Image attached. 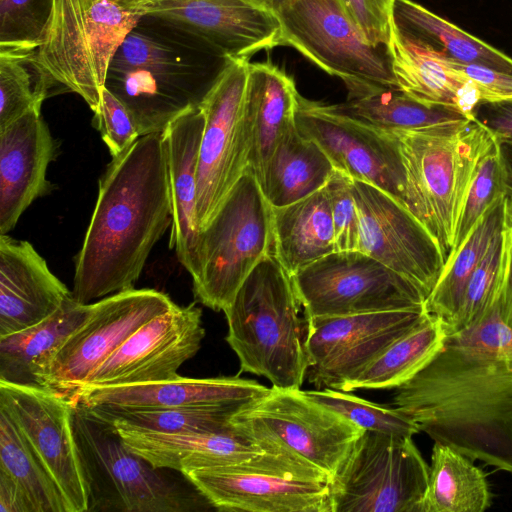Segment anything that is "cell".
<instances>
[{"instance_id":"1","label":"cell","mask_w":512,"mask_h":512,"mask_svg":"<svg viewBox=\"0 0 512 512\" xmlns=\"http://www.w3.org/2000/svg\"><path fill=\"white\" fill-rule=\"evenodd\" d=\"M393 405L434 442L512 473V329L498 299L482 321L446 335Z\"/></svg>"},{"instance_id":"2","label":"cell","mask_w":512,"mask_h":512,"mask_svg":"<svg viewBox=\"0 0 512 512\" xmlns=\"http://www.w3.org/2000/svg\"><path fill=\"white\" fill-rule=\"evenodd\" d=\"M163 133V132H162ZM140 136L112 158L75 258L72 297L83 304L133 288L172 222L163 134Z\"/></svg>"},{"instance_id":"3","label":"cell","mask_w":512,"mask_h":512,"mask_svg":"<svg viewBox=\"0 0 512 512\" xmlns=\"http://www.w3.org/2000/svg\"><path fill=\"white\" fill-rule=\"evenodd\" d=\"M224 58L206 41L159 16L146 13L111 59L105 88L132 115L140 136L162 133L197 110Z\"/></svg>"},{"instance_id":"4","label":"cell","mask_w":512,"mask_h":512,"mask_svg":"<svg viewBox=\"0 0 512 512\" xmlns=\"http://www.w3.org/2000/svg\"><path fill=\"white\" fill-rule=\"evenodd\" d=\"M391 132L399 142L407 207L450 255L471 183L495 134L477 117Z\"/></svg>"},{"instance_id":"5","label":"cell","mask_w":512,"mask_h":512,"mask_svg":"<svg viewBox=\"0 0 512 512\" xmlns=\"http://www.w3.org/2000/svg\"><path fill=\"white\" fill-rule=\"evenodd\" d=\"M300 306L292 276L268 254L223 311L226 341L242 372L265 377L274 387L301 388L308 359Z\"/></svg>"},{"instance_id":"6","label":"cell","mask_w":512,"mask_h":512,"mask_svg":"<svg viewBox=\"0 0 512 512\" xmlns=\"http://www.w3.org/2000/svg\"><path fill=\"white\" fill-rule=\"evenodd\" d=\"M73 426L88 512H191L210 505L183 473L156 468L132 452L115 426L89 407L75 404Z\"/></svg>"},{"instance_id":"7","label":"cell","mask_w":512,"mask_h":512,"mask_svg":"<svg viewBox=\"0 0 512 512\" xmlns=\"http://www.w3.org/2000/svg\"><path fill=\"white\" fill-rule=\"evenodd\" d=\"M146 13L145 0H54L31 58L52 85L77 93L96 113L111 59Z\"/></svg>"},{"instance_id":"8","label":"cell","mask_w":512,"mask_h":512,"mask_svg":"<svg viewBox=\"0 0 512 512\" xmlns=\"http://www.w3.org/2000/svg\"><path fill=\"white\" fill-rule=\"evenodd\" d=\"M273 252V208L248 168L222 206L200 230L197 301L224 311L255 266Z\"/></svg>"},{"instance_id":"9","label":"cell","mask_w":512,"mask_h":512,"mask_svg":"<svg viewBox=\"0 0 512 512\" xmlns=\"http://www.w3.org/2000/svg\"><path fill=\"white\" fill-rule=\"evenodd\" d=\"M230 423L264 452L312 465L330 481L365 431L300 388L274 386L237 410Z\"/></svg>"},{"instance_id":"10","label":"cell","mask_w":512,"mask_h":512,"mask_svg":"<svg viewBox=\"0 0 512 512\" xmlns=\"http://www.w3.org/2000/svg\"><path fill=\"white\" fill-rule=\"evenodd\" d=\"M182 473L219 511L333 512L328 476L290 456L263 452L239 463Z\"/></svg>"},{"instance_id":"11","label":"cell","mask_w":512,"mask_h":512,"mask_svg":"<svg viewBox=\"0 0 512 512\" xmlns=\"http://www.w3.org/2000/svg\"><path fill=\"white\" fill-rule=\"evenodd\" d=\"M429 470L412 437L365 430L330 481L333 512H423Z\"/></svg>"},{"instance_id":"12","label":"cell","mask_w":512,"mask_h":512,"mask_svg":"<svg viewBox=\"0 0 512 512\" xmlns=\"http://www.w3.org/2000/svg\"><path fill=\"white\" fill-rule=\"evenodd\" d=\"M284 46H291L348 92L397 88L387 47L372 45L345 13L339 0H297L282 5Z\"/></svg>"},{"instance_id":"13","label":"cell","mask_w":512,"mask_h":512,"mask_svg":"<svg viewBox=\"0 0 512 512\" xmlns=\"http://www.w3.org/2000/svg\"><path fill=\"white\" fill-rule=\"evenodd\" d=\"M304 318L425 308L409 280L361 251H335L292 275Z\"/></svg>"},{"instance_id":"14","label":"cell","mask_w":512,"mask_h":512,"mask_svg":"<svg viewBox=\"0 0 512 512\" xmlns=\"http://www.w3.org/2000/svg\"><path fill=\"white\" fill-rule=\"evenodd\" d=\"M249 63L247 59H227L199 106L204 115L197 164L200 230L216 215L249 166L245 110Z\"/></svg>"},{"instance_id":"15","label":"cell","mask_w":512,"mask_h":512,"mask_svg":"<svg viewBox=\"0 0 512 512\" xmlns=\"http://www.w3.org/2000/svg\"><path fill=\"white\" fill-rule=\"evenodd\" d=\"M87 319L36 374V385L72 403L91 373L143 324L176 304L154 289L129 288L91 303Z\"/></svg>"},{"instance_id":"16","label":"cell","mask_w":512,"mask_h":512,"mask_svg":"<svg viewBox=\"0 0 512 512\" xmlns=\"http://www.w3.org/2000/svg\"><path fill=\"white\" fill-rule=\"evenodd\" d=\"M295 124L322 148L335 170L378 187L407 207L405 169L398 139L391 132L300 94Z\"/></svg>"},{"instance_id":"17","label":"cell","mask_w":512,"mask_h":512,"mask_svg":"<svg viewBox=\"0 0 512 512\" xmlns=\"http://www.w3.org/2000/svg\"><path fill=\"white\" fill-rule=\"evenodd\" d=\"M425 308L305 319L306 376L342 390L388 345L422 322Z\"/></svg>"},{"instance_id":"18","label":"cell","mask_w":512,"mask_h":512,"mask_svg":"<svg viewBox=\"0 0 512 512\" xmlns=\"http://www.w3.org/2000/svg\"><path fill=\"white\" fill-rule=\"evenodd\" d=\"M75 404L39 385L0 380V410L39 457L67 512H88L89 494L73 426Z\"/></svg>"},{"instance_id":"19","label":"cell","mask_w":512,"mask_h":512,"mask_svg":"<svg viewBox=\"0 0 512 512\" xmlns=\"http://www.w3.org/2000/svg\"><path fill=\"white\" fill-rule=\"evenodd\" d=\"M351 189L359 251L409 280L427 300L445 266L437 240L405 205L378 187L352 179Z\"/></svg>"},{"instance_id":"20","label":"cell","mask_w":512,"mask_h":512,"mask_svg":"<svg viewBox=\"0 0 512 512\" xmlns=\"http://www.w3.org/2000/svg\"><path fill=\"white\" fill-rule=\"evenodd\" d=\"M204 336L201 308L176 304L137 329L79 390L177 378L178 369L196 355Z\"/></svg>"},{"instance_id":"21","label":"cell","mask_w":512,"mask_h":512,"mask_svg":"<svg viewBox=\"0 0 512 512\" xmlns=\"http://www.w3.org/2000/svg\"><path fill=\"white\" fill-rule=\"evenodd\" d=\"M146 12L200 37L226 59L283 46L274 11L250 0H145Z\"/></svg>"},{"instance_id":"22","label":"cell","mask_w":512,"mask_h":512,"mask_svg":"<svg viewBox=\"0 0 512 512\" xmlns=\"http://www.w3.org/2000/svg\"><path fill=\"white\" fill-rule=\"evenodd\" d=\"M56 150L41 110L0 129V234H8L32 202L53 189L46 174Z\"/></svg>"},{"instance_id":"23","label":"cell","mask_w":512,"mask_h":512,"mask_svg":"<svg viewBox=\"0 0 512 512\" xmlns=\"http://www.w3.org/2000/svg\"><path fill=\"white\" fill-rule=\"evenodd\" d=\"M269 388L239 377L174 379L131 385L83 388L74 404L119 409L241 407Z\"/></svg>"},{"instance_id":"24","label":"cell","mask_w":512,"mask_h":512,"mask_svg":"<svg viewBox=\"0 0 512 512\" xmlns=\"http://www.w3.org/2000/svg\"><path fill=\"white\" fill-rule=\"evenodd\" d=\"M397 88L430 106L453 108L468 119L483 104L474 82L454 69L450 59L392 19L387 44Z\"/></svg>"},{"instance_id":"25","label":"cell","mask_w":512,"mask_h":512,"mask_svg":"<svg viewBox=\"0 0 512 512\" xmlns=\"http://www.w3.org/2000/svg\"><path fill=\"white\" fill-rule=\"evenodd\" d=\"M70 295L31 243L0 234V337L40 323Z\"/></svg>"},{"instance_id":"26","label":"cell","mask_w":512,"mask_h":512,"mask_svg":"<svg viewBox=\"0 0 512 512\" xmlns=\"http://www.w3.org/2000/svg\"><path fill=\"white\" fill-rule=\"evenodd\" d=\"M204 129V115L198 108L163 131L166 151L172 222L169 247L192 279L197 275V164Z\"/></svg>"},{"instance_id":"27","label":"cell","mask_w":512,"mask_h":512,"mask_svg":"<svg viewBox=\"0 0 512 512\" xmlns=\"http://www.w3.org/2000/svg\"><path fill=\"white\" fill-rule=\"evenodd\" d=\"M110 422L125 445L156 468L183 472L187 469L235 464L264 452L233 427L221 432L170 434Z\"/></svg>"},{"instance_id":"28","label":"cell","mask_w":512,"mask_h":512,"mask_svg":"<svg viewBox=\"0 0 512 512\" xmlns=\"http://www.w3.org/2000/svg\"><path fill=\"white\" fill-rule=\"evenodd\" d=\"M299 93L293 78L271 62L249 63L245 110L249 128L248 168L262 183L281 137L295 125Z\"/></svg>"},{"instance_id":"29","label":"cell","mask_w":512,"mask_h":512,"mask_svg":"<svg viewBox=\"0 0 512 512\" xmlns=\"http://www.w3.org/2000/svg\"><path fill=\"white\" fill-rule=\"evenodd\" d=\"M335 251L332 212L325 187L290 205L273 208L272 253L291 276Z\"/></svg>"},{"instance_id":"30","label":"cell","mask_w":512,"mask_h":512,"mask_svg":"<svg viewBox=\"0 0 512 512\" xmlns=\"http://www.w3.org/2000/svg\"><path fill=\"white\" fill-rule=\"evenodd\" d=\"M91 308V303H80L70 295L40 323L0 337V380L36 385L37 372L87 319Z\"/></svg>"},{"instance_id":"31","label":"cell","mask_w":512,"mask_h":512,"mask_svg":"<svg viewBox=\"0 0 512 512\" xmlns=\"http://www.w3.org/2000/svg\"><path fill=\"white\" fill-rule=\"evenodd\" d=\"M335 168L296 124L277 143L265 169L262 191L273 208L297 202L326 186Z\"/></svg>"},{"instance_id":"32","label":"cell","mask_w":512,"mask_h":512,"mask_svg":"<svg viewBox=\"0 0 512 512\" xmlns=\"http://www.w3.org/2000/svg\"><path fill=\"white\" fill-rule=\"evenodd\" d=\"M505 224L504 194L489 206L463 243L445 261L444 269L425 302V309L429 315L443 322L447 333L456 322L472 273Z\"/></svg>"},{"instance_id":"33","label":"cell","mask_w":512,"mask_h":512,"mask_svg":"<svg viewBox=\"0 0 512 512\" xmlns=\"http://www.w3.org/2000/svg\"><path fill=\"white\" fill-rule=\"evenodd\" d=\"M446 335L443 322L428 314L413 329L388 345L341 391L401 386L431 361Z\"/></svg>"},{"instance_id":"34","label":"cell","mask_w":512,"mask_h":512,"mask_svg":"<svg viewBox=\"0 0 512 512\" xmlns=\"http://www.w3.org/2000/svg\"><path fill=\"white\" fill-rule=\"evenodd\" d=\"M490 505L482 469L452 447L434 442L423 512H483Z\"/></svg>"},{"instance_id":"35","label":"cell","mask_w":512,"mask_h":512,"mask_svg":"<svg viewBox=\"0 0 512 512\" xmlns=\"http://www.w3.org/2000/svg\"><path fill=\"white\" fill-rule=\"evenodd\" d=\"M392 19L451 59L512 74V58L412 0H395Z\"/></svg>"},{"instance_id":"36","label":"cell","mask_w":512,"mask_h":512,"mask_svg":"<svg viewBox=\"0 0 512 512\" xmlns=\"http://www.w3.org/2000/svg\"><path fill=\"white\" fill-rule=\"evenodd\" d=\"M336 106L384 131L416 130L468 119L453 108L423 104L395 88L376 87L348 94L347 101Z\"/></svg>"},{"instance_id":"37","label":"cell","mask_w":512,"mask_h":512,"mask_svg":"<svg viewBox=\"0 0 512 512\" xmlns=\"http://www.w3.org/2000/svg\"><path fill=\"white\" fill-rule=\"evenodd\" d=\"M0 470L20 485L33 512H67L53 478L17 426L1 410Z\"/></svg>"},{"instance_id":"38","label":"cell","mask_w":512,"mask_h":512,"mask_svg":"<svg viewBox=\"0 0 512 512\" xmlns=\"http://www.w3.org/2000/svg\"><path fill=\"white\" fill-rule=\"evenodd\" d=\"M241 407L175 409L89 408L107 420L121 422L138 429L160 433L184 434L229 430L232 428L230 423L232 415Z\"/></svg>"},{"instance_id":"39","label":"cell","mask_w":512,"mask_h":512,"mask_svg":"<svg viewBox=\"0 0 512 512\" xmlns=\"http://www.w3.org/2000/svg\"><path fill=\"white\" fill-rule=\"evenodd\" d=\"M31 55L0 54V129L31 110H41L53 86Z\"/></svg>"},{"instance_id":"40","label":"cell","mask_w":512,"mask_h":512,"mask_svg":"<svg viewBox=\"0 0 512 512\" xmlns=\"http://www.w3.org/2000/svg\"><path fill=\"white\" fill-rule=\"evenodd\" d=\"M510 237L511 228L506 223L472 273L456 322L448 333L476 324L490 312L500 294Z\"/></svg>"},{"instance_id":"41","label":"cell","mask_w":512,"mask_h":512,"mask_svg":"<svg viewBox=\"0 0 512 512\" xmlns=\"http://www.w3.org/2000/svg\"><path fill=\"white\" fill-rule=\"evenodd\" d=\"M54 0H0V54L31 55L39 46Z\"/></svg>"},{"instance_id":"42","label":"cell","mask_w":512,"mask_h":512,"mask_svg":"<svg viewBox=\"0 0 512 512\" xmlns=\"http://www.w3.org/2000/svg\"><path fill=\"white\" fill-rule=\"evenodd\" d=\"M306 392L366 431L403 437H413L420 432L418 425L395 407L388 408L331 388Z\"/></svg>"},{"instance_id":"43","label":"cell","mask_w":512,"mask_h":512,"mask_svg":"<svg viewBox=\"0 0 512 512\" xmlns=\"http://www.w3.org/2000/svg\"><path fill=\"white\" fill-rule=\"evenodd\" d=\"M504 194L502 167L496 141L482 158L471 183L460 215L450 255L463 243L473 226L489 206Z\"/></svg>"},{"instance_id":"44","label":"cell","mask_w":512,"mask_h":512,"mask_svg":"<svg viewBox=\"0 0 512 512\" xmlns=\"http://www.w3.org/2000/svg\"><path fill=\"white\" fill-rule=\"evenodd\" d=\"M351 177L335 170L325 188L329 196L336 251H359V216Z\"/></svg>"},{"instance_id":"45","label":"cell","mask_w":512,"mask_h":512,"mask_svg":"<svg viewBox=\"0 0 512 512\" xmlns=\"http://www.w3.org/2000/svg\"><path fill=\"white\" fill-rule=\"evenodd\" d=\"M94 124L112 158L129 149L140 137L134 119L124 104L106 88L102 90Z\"/></svg>"},{"instance_id":"46","label":"cell","mask_w":512,"mask_h":512,"mask_svg":"<svg viewBox=\"0 0 512 512\" xmlns=\"http://www.w3.org/2000/svg\"><path fill=\"white\" fill-rule=\"evenodd\" d=\"M347 16L369 43L387 47L392 5L387 0H339Z\"/></svg>"},{"instance_id":"47","label":"cell","mask_w":512,"mask_h":512,"mask_svg":"<svg viewBox=\"0 0 512 512\" xmlns=\"http://www.w3.org/2000/svg\"><path fill=\"white\" fill-rule=\"evenodd\" d=\"M450 59L454 69L473 81L480 89L484 103L502 102L512 96V74L483 65L463 64Z\"/></svg>"},{"instance_id":"48","label":"cell","mask_w":512,"mask_h":512,"mask_svg":"<svg viewBox=\"0 0 512 512\" xmlns=\"http://www.w3.org/2000/svg\"><path fill=\"white\" fill-rule=\"evenodd\" d=\"M475 115L497 138L512 141L511 103H484L478 106Z\"/></svg>"},{"instance_id":"49","label":"cell","mask_w":512,"mask_h":512,"mask_svg":"<svg viewBox=\"0 0 512 512\" xmlns=\"http://www.w3.org/2000/svg\"><path fill=\"white\" fill-rule=\"evenodd\" d=\"M0 512H33V508L20 485L0 470Z\"/></svg>"},{"instance_id":"50","label":"cell","mask_w":512,"mask_h":512,"mask_svg":"<svg viewBox=\"0 0 512 512\" xmlns=\"http://www.w3.org/2000/svg\"><path fill=\"white\" fill-rule=\"evenodd\" d=\"M498 310L503 323L512 329V228L503 281L498 297Z\"/></svg>"},{"instance_id":"51","label":"cell","mask_w":512,"mask_h":512,"mask_svg":"<svg viewBox=\"0 0 512 512\" xmlns=\"http://www.w3.org/2000/svg\"><path fill=\"white\" fill-rule=\"evenodd\" d=\"M497 143L503 174L504 193L506 198L512 201V141L497 138Z\"/></svg>"},{"instance_id":"52","label":"cell","mask_w":512,"mask_h":512,"mask_svg":"<svg viewBox=\"0 0 512 512\" xmlns=\"http://www.w3.org/2000/svg\"><path fill=\"white\" fill-rule=\"evenodd\" d=\"M250 1H252L253 3H255L263 8L274 11L275 13L282 5H284L286 3V0H250Z\"/></svg>"},{"instance_id":"53","label":"cell","mask_w":512,"mask_h":512,"mask_svg":"<svg viewBox=\"0 0 512 512\" xmlns=\"http://www.w3.org/2000/svg\"><path fill=\"white\" fill-rule=\"evenodd\" d=\"M502 102H509V103H511V104H512V96H511V97H509V98H507L506 100H504V101H502Z\"/></svg>"},{"instance_id":"54","label":"cell","mask_w":512,"mask_h":512,"mask_svg":"<svg viewBox=\"0 0 512 512\" xmlns=\"http://www.w3.org/2000/svg\"><path fill=\"white\" fill-rule=\"evenodd\" d=\"M391 5H393L395 0H387Z\"/></svg>"}]
</instances>
